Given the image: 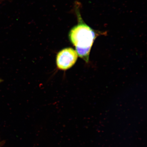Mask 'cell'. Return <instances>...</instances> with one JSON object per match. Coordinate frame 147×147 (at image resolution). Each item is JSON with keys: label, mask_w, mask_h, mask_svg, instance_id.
<instances>
[{"label": "cell", "mask_w": 147, "mask_h": 147, "mask_svg": "<svg viewBox=\"0 0 147 147\" xmlns=\"http://www.w3.org/2000/svg\"><path fill=\"white\" fill-rule=\"evenodd\" d=\"M70 40L76 47L77 54L88 61L91 48L96 38V33L90 27L80 21L73 28L69 34Z\"/></svg>", "instance_id": "cell-1"}, {"label": "cell", "mask_w": 147, "mask_h": 147, "mask_svg": "<svg viewBox=\"0 0 147 147\" xmlns=\"http://www.w3.org/2000/svg\"><path fill=\"white\" fill-rule=\"evenodd\" d=\"M78 58L76 51L71 48L60 51L57 55L56 63L59 69L66 70L74 65Z\"/></svg>", "instance_id": "cell-2"}, {"label": "cell", "mask_w": 147, "mask_h": 147, "mask_svg": "<svg viewBox=\"0 0 147 147\" xmlns=\"http://www.w3.org/2000/svg\"><path fill=\"white\" fill-rule=\"evenodd\" d=\"M3 81V80H2V79L0 78V83H1Z\"/></svg>", "instance_id": "cell-3"}]
</instances>
